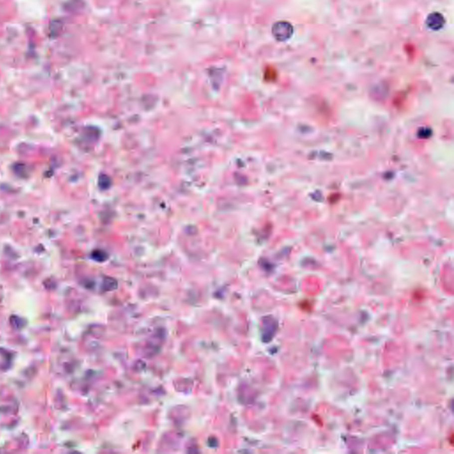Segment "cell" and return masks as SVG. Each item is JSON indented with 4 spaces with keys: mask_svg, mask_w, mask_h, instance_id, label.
Returning <instances> with one entry per match:
<instances>
[]
</instances>
